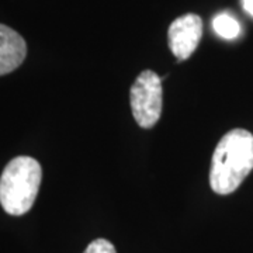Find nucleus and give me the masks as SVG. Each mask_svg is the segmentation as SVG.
<instances>
[{
  "label": "nucleus",
  "mask_w": 253,
  "mask_h": 253,
  "mask_svg": "<svg viewBox=\"0 0 253 253\" xmlns=\"http://www.w3.org/2000/svg\"><path fill=\"white\" fill-rule=\"evenodd\" d=\"M26 55L24 38L13 28L0 24V76L16 71L24 62Z\"/></svg>",
  "instance_id": "39448f33"
},
{
  "label": "nucleus",
  "mask_w": 253,
  "mask_h": 253,
  "mask_svg": "<svg viewBox=\"0 0 253 253\" xmlns=\"http://www.w3.org/2000/svg\"><path fill=\"white\" fill-rule=\"evenodd\" d=\"M129 103L136 124L152 128L162 114V78L154 71L139 73L129 91Z\"/></svg>",
  "instance_id": "7ed1b4c3"
},
{
  "label": "nucleus",
  "mask_w": 253,
  "mask_h": 253,
  "mask_svg": "<svg viewBox=\"0 0 253 253\" xmlns=\"http://www.w3.org/2000/svg\"><path fill=\"white\" fill-rule=\"evenodd\" d=\"M203 36V21L197 14H184L177 17L169 27V48L177 61H186L199 46Z\"/></svg>",
  "instance_id": "20e7f679"
},
{
  "label": "nucleus",
  "mask_w": 253,
  "mask_h": 253,
  "mask_svg": "<svg viewBox=\"0 0 253 253\" xmlns=\"http://www.w3.org/2000/svg\"><path fill=\"white\" fill-rule=\"evenodd\" d=\"M42 170L34 158L11 159L0 176V204L10 215L28 212L37 199Z\"/></svg>",
  "instance_id": "f03ea898"
},
{
  "label": "nucleus",
  "mask_w": 253,
  "mask_h": 253,
  "mask_svg": "<svg viewBox=\"0 0 253 253\" xmlns=\"http://www.w3.org/2000/svg\"><path fill=\"white\" fill-rule=\"evenodd\" d=\"M253 169V135L236 128L221 138L212 154L210 186L214 193H234Z\"/></svg>",
  "instance_id": "f257e3e1"
},
{
  "label": "nucleus",
  "mask_w": 253,
  "mask_h": 253,
  "mask_svg": "<svg viewBox=\"0 0 253 253\" xmlns=\"http://www.w3.org/2000/svg\"><path fill=\"white\" fill-rule=\"evenodd\" d=\"M244 9L253 17V0H242Z\"/></svg>",
  "instance_id": "6e6552de"
},
{
  "label": "nucleus",
  "mask_w": 253,
  "mask_h": 253,
  "mask_svg": "<svg viewBox=\"0 0 253 253\" xmlns=\"http://www.w3.org/2000/svg\"><path fill=\"white\" fill-rule=\"evenodd\" d=\"M83 253H117V251H116L114 245L109 242L107 239L99 238L87 245V248L84 249Z\"/></svg>",
  "instance_id": "0eeeda50"
},
{
  "label": "nucleus",
  "mask_w": 253,
  "mask_h": 253,
  "mask_svg": "<svg viewBox=\"0 0 253 253\" xmlns=\"http://www.w3.org/2000/svg\"><path fill=\"white\" fill-rule=\"evenodd\" d=\"M212 28L218 36L225 38V40H234L241 34V26L228 13H219L212 20Z\"/></svg>",
  "instance_id": "423d86ee"
}]
</instances>
